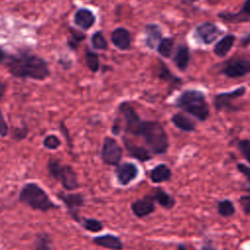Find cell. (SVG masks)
Returning <instances> with one entry per match:
<instances>
[{
    "label": "cell",
    "mask_w": 250,
    "mask_h": 250,
    "mask_svg": "<svg viewBox=\"0 0 250 250\" xmlns=\"http://www.w3.org/2000/svg\"><path fill=\"white\" fill-rule=\"evenodd\" d=\"M139 175L138 167L132 162H124L118 164L115 169V176L117 178L118 183L126 187L131 184Z\"/></svg>",
    "instance_id": "9"
},
{
    "label": "cell",
    "mask_w": 250,
    "mask_h": 250,
    "mask_svg": "<svg viewBox=\"0 0 250 250\" xmlns=\"http://www.w3.org/2000/svg\"><path fill=\"white\" fill-rule=\"evenodd\" d=\"M36 250H50V239L46 234H40L36 240Z\"/></svg>",
    "instance_id": "31"
},
{
    "label": "cell",
    "mask_w": 250,
    "mask_h": 250,
    "mask_svg": "<svg viewBox=\"0 0 250 250\" xmlns=\"http://www.w3.org/2000/svg\"><path fill=\"white\" fill-rule=\"evenodd\" d=\"M91 44L95 50H106L107 42L102 31H96L91 36Z\"/></svg>",
    "instance_id": "27"
},
{
    "label": "cell",
    "mask_w": 250,
    "mask_h": 250,
    "mask_svg": "<svg viewBox=\"0 0 250 250\" xmlns=\"http://www.w3.org/2000/svg\"><path fill=\"white\" fill-rule=\"evenodd\" d=\"M237 147L244 156V158L250 163V140H241L237 143Z\"/></svg>",
    "instance_id": "30"
},
{
    "label": "cell",
    "mask_w": 250,
    "mask_h": 250,
    "mask_svg": "<svg viewBox=\"0 0 250 250\" xmlns=\"http://www.w3.org/2000/svg\"><path fill=\"white\" fill-rule=\"evenodd\" d=\"M122 157V148L115 139L105 137L102 147V159L106 165L117 166Z\"/></svg>",
    "instance_id": "6"
},
{
    "label": "cell",
    "mask_w": 250,
    "mask_h": 250,
    "mask_svg": "<svg viewBox=\"0 0 250 250\" xmlns=\"http://www.w3.org/2000/svg\"><path fill=\"white\" fill-rule=\"evenodd\" d=\"M236 168L247 180V190L250 192V167L246 166L243 163H238L236 165Z\"/></svg>",
    "instance_id": "33"
},
{
    "label": "cell",
    "mask_w": 250,
    "mask_h": 250,
    "mask_svg": "<svg viewBox=\"0 0 250 250\" xmlns=\"http://www.w3.org/2000/svg\"><path fill=\"white\" fill-rule=\"evenodd\" d=\"M217 211L222 217L229 218V217H231L235 213V206L231 200L223 199L218 202Z\"/></svg>",
    "instance_id": "24"
},
{
    "label": "cell",
    "mask_w": 250,
    "mask_h": 250,
    "mask_svg": "<svg viewBox=\"0 0 250 250\" xmlns=\"http://www.w3.org/2000/svg\"><path fill=\"white\" fill-rule=\"evenodd\" d=\"M189 59H190V55H189V50L188 46L186 45L179 46L174 56V62L176 66L182 71L186 70L188 65Z\"/></svg>",
    "instance_id": "21"
},
{
    "label": "cell",
    "mask_w": 250,
    "mask_h": 250,
    "mask_svg": "<svg viewBox=\"0 0 250 250\" xmlns=\"http://www.w3.org/2000/svg\"><path fill=\"white\" fill-rule=\"evenodd\" d=\"M123 142H124L125 147L127 148L128 152L130 153V155L132 157L137 158L140 161H147V160H149L151 158V154L145 147L137 146V145L131 143L130 141H128L125 138H123Z\"/></svg>",
    "instance_id": "19"
},
{
    "label": "cell",
    "mask_w": 250,
    "mask_h": 250,
    "mask_svg": "<svg viewBox=\"0 0 250 250\" xmlns=\"http://www.w3.org/2000/svg\"><path fill=\"white\" fill-rule=\"evenodd\" d=\"M4 64L15 77L42 81L50 76L48 62L43 58L33 54H9Z\"/></svg>",
    "instance_id": "2"
},
{
    "label": "cell",
    "mask_w": 250,
    "mask_h": 250,
    "mask_svg": "<svg viewBox=\"0 0 250 250\" xmlns=\"http://www.w3.org/2000/svg\"><path fill=\"white\" fill-rule=\"evenodd\" d=\"M6 90H7V84L4 81L0 80V102H1L2 98L4 97Z\"/></svg>",
    "instance_id": "37"
},
{
    "label": "cell",
    "mask_w": 250,
    "mask_h": 250,
    "mask_svg": "<svg viewBox=\"0 0 250 250\" xmlns=\"http://www.w3.org/2000/svg\"><path fill=\"white\" fill-rule=\"evenodd\" d=\"M149 195L154 202L158 203L161 207H163L165 209H172L176 205L175 198L160 188H157L153 191V193H151Z\"/></svg>",
    "instance_id": "18"
},
{
    "label": "cell",
    "mask_w": 250,
    "mask_h": 250,
    "mask_svg": "<svg viewBox=\"0 0 250 250\" xmlns=\"http://www.w3.org/2000/svg\"><path fill=\"white\" fill-rule=\"evenodd\" d=\"M222 32L218 25L213 22H203L195 28V36L200 42L206 45L213 43Z\"/></svg>",
    "instance_id": "8"
},
{
    "label": "cell",
    "mask_w": 250,
    "mask_h": 250,
    "mask_svg": "<svg viewBox=\"0 0 250 250\" xmlns=\"http://www.w3.org/2000/svg\"><path fill=\"white\" fill-rule=\"evenodd\" d=\"M9 132V126L5 120L3 112L0 108V137H6Z\"/></svg>",
    "instance_id": "36"
},
{
    "label": "cell",
    "mask_w": 250,
    "mask_h": 250,
    "mask_svg": "<svg viewBox=\"0 0 250 250\" xmlns=\"http://www.w3.org/2000/svg\"><path fill=\"white\" fill-rule=\"evenodd\" d=\"M61 144L62 142L59 137L54 134L47 135L43 140V146L48 149H57L61 146Z\"/></svg>",
    "instance_id": "29"
},
{
    "label": "cell",
    "mask_w": 250,
    "mask_h": 250,
    "mask_svg": "<svg viewBox=\"0 0 250 250\" xmlns=\"http://www.w3.org/2000/svg\"><path fill=\"white\" fill-rule=\"evenodd\" d=\"M81 225L86 230H89L91 232H99L104 229L103 224L99 220L92 218H83V220L81 221Z\"/></svg>",
    "instance_id": "28"
},
{
    "label": "cell",
    "mask_w": 250,
    "mask_h": 250,
    "mask_svg": "<svg viewBox=\"0 0 250 250\" xmlns=\"http://www.w3.org/2000/svg\"><path fill=\"white\" fill-rule=\"evenodd\" d=\"M71 37L70 39L68 40V45L72 48V49H75L76 46L79 44L80 41H82L84 38H85V35L79 31H75V30H72L71 29Z\"/></svg>",
    "instance_id": "32"
},
{
    "label": "cell",
    "mask_w": 250,
    "mask_h": 250,
    "mask_svg": "<svg viewBox=\"0 0 250 250\" xmlns=\"http://www.w3.org/2000/svg\"><path fill=\"white\" fill-rule=\"evenodd\" d=\"M200 250H216V248L213 246L211 241H205L201 246Z\"/></svg>",
    "instance_id": "38"
},
{
    "label": "cell",
    "mask_w": 250,
    "mask_h": 250,
    "mask_svg": "<svg viewBox=\"0 0 250 250\" xmlns=\"http://www.w3.org/2000/svg\"><path fill=\"white\" fill-rule=\"evenodd\" d=\"M242 44H243V45H248V44H250V33L247 34V35L242 39Z\"/></svg>",
    "instance_id": "40"
},
{
    "label": "cell",
    "mask_w": 250,
    "mask_h": 250,
    "mask_svg": "<svg viewBox=\"0 0 250 250\" xmlns=\"http://www.w3.org/2000/svg\"><path fill=\"white\" fill-rule=\"evenodd\" d=\"M145 32H146L145 43H146V47H148L149 49H152L156 45H158L159 41L162 39L161 29L157 24L146 25Z\"/></svg>",
    "instance_id": "17"
},
{
    "label": "cell",
    "mask_w": 250,
    "mask_h": 250,
    "mask_svg": "<svg viewBox=\"0 0 250 250\" xmlns=\"http://www.w3.org/2000/svg\"><path fill=\"white\" fill-rule=\"evenodd\" d=\"M172 123L182 131L191 132L195 129V123L183 113H176L171 118Z\"/></svg>",
    "instance_id": "23"
},
{
    "label": "cell",
    "mask_w": 250,
    "mask_h": 250,
    "mask_svg": "<svg viewBox=\"0 0 250 250\" xmlns=\"http://www.w3.org/2000/svg\"><path fill=\"white\" fill-rule=\"evenodd\" d=\"M246 92L245 87H239L231 92H225L218 94L214 99V105L217 110L221 109H232V102L240 97H242Z\"/></svg>",
    "instance_id": "7"
},
{
    "label": "cell",
    "mask_w": 250,
    "mask_h": 250,
    "mask_svg": "<svg viewBox=\"0 0 250 250\" xmlns=\"http://www.w3.org/2000/svg\"><path fill=\"white\" fill-rule=\"evenodd\" d=\"M27 133H28V129L25 126L15 128L14 131H13V138L20 141V140L24 139L26 137Z\"/></svg>",
    "instance_id": "35"
},
{
    "label": "cell",
    "mask_w": 250,
    "mask_h": 250,
    "mask_svg": "<svg viewBox=\"0 0 250 250\" xmlns=\"http://www.w3.org/2000/svg\"><path fill=\"white\" fill-rule=\"evenodd\" d=\"M94 243L98 246L111 249V250H122L123 249V242L120 237L112 234V233H106L104 235L96 236L93 239Z\"/></svg>",
    "instance_id": "15"
},
{
    "label": "cell",
    "mask_w": 250,
    "mask_h": 250,
    "mask_svg": "<svg viewBox=\"0 0 250 250\" xmlns=\"http://www.w3.org/2000/svg\"><path fill=\"white\" fill-rule=\"evenodd\" d=\"M176 105L191 114L200 121H205L209 116V105L205 96L198 90H187L176 101Z\"/></svg>",
    "instance_id": "3"
},
{
    "label": "cell",
    "mask_w": 250,
    "mask_h": 250,
    "mask_svg": "<svg viewBox=\"0 0 250 250\" xmlns=\"http://www.w3.org/2000/svg\"><path fill=\"white\" fill-rule=\"evenodd\" d=\"M131 210L138 218H144L150 215L155 210V203L149 194L131 203Z\"/></svg>",
    "instance_id": "11"
},
{
    "label": "cell",
    "mask_w": 250,
    "mask_h": 250,
    "mask_svg": "<svg viewBox=\"0 0 250 250\" xmlns=\"http://www.w3.org/2000/svg\"><path fill=\"white\" fill-rule=\"evenodd\" d=\"M111 42L119 50H127L131 46V33L124 27H117L111 33Z\"/></svg>",
    "instance_id": "14"
},
{
    "label": "cell",
    "mask_w": 250,
    "mask_h": 250,
    "mask_svg": "<svg viewBox=\"0 0 250 250\" xmlns=\"http://www.w3.org/2000/svg\"><path fill=\"white\" fill-rule=\"evenodd\" d=\"M178 250H187L185 244H179L178 245Z\"/></svg>",
    "instance_id": "41"
},
{
    "label": "cell",
    "mask_w": 250,
    "mask_h": 250,
    "mask_svg": "<svg viewBox=\"0 0 250 250\" xmlns=\"http://www.w3.org/2000/svg\"><path fill=\"white\" fill-rule=\"evenodd\" d=\"M172 177L171 169L164 163H160L152 168L149 172V179L154 184L167 182Z\"/></svg>",
    "instance_id": "16"
},
{
    "label": "cell",
    "mask_w": 250,
    "mask_h": 250,
    "mask_svg": "<svg viewBox=\"0 0 250 250\" xmlns=\"http://www.w3.org/2000/svg\"><path fill=\"white\" fill-rule=\"evenodd\" d=\"M222 72L229 78L242 77L250 72V61L242 59L231 61L223 68Z\"/></svg>",
    "instance_id": "10"
},
{
    "label": "cell",
    "mask_w": 250,
    "mask_h": 250,
    "mask_svg": "<svg viewBox=\"0 0 250 250\" xmlns=\"http://www.w3.org/2000/svg\"><path fill=\"white\" fill-rule=\"evenodd\" d=\"M222 19L227 21H250V0H246L243 3V6L237 14H229V15H219Z\"/></svg>",
    "instance_id": "22"
},
{
    "label": "cell",
    "mask_w": 250,
    "mask_h": 250,
    "mask_svg": "<svg viewBox=\"0 0 250 250\" xmlns=\"http://www.w3.org/2000/svg\"><path fill=\"white\" fill-rule=\"evenodd\" d=\"M188 1H190V2H195V1H197V0H188Z\"/></svg>",
    "instance_id": "42"
},
{
    "label": "cell",
    "mask_w": 250,
    "mask_h": 250,
    "mask_svg": "<svg viewBox=\"0 0 250 250\" xmlns=\"http://www.w3.org/2000/svg\"><path fill=\"white\" fill-rule=\"evenodd\" d=\"M238 202L245 215H250V195H241Z\"/></svg>",
    "instance_id": "34"
},
{
    "label": "cell",
    "mask_w": 250,
    "mask_h": 250,
    "mask_svg": "<svg viewBox=\"0 0 250 250\" xmlns=\"http://www.w3.org/2000/svg\"><path fill=\"white\" fill-rule=\"evenodd\" d=\"M20 200L35 210L47 211L56 207L42 188L34 183L23 186L20 192Z\"/></svg>",
    "instance_id": "4"
},
{
    "label": "cell",
    "mask_w": 250,
    "mask_h": 250,
    "mask_svg": "<svg viewBox=\"0 0 250 250\" xmlns=\"http://www.w3.org/2000/svg\"><path fill=\"white\" fill-rule=\"evenodd\" d=\"M58 197L64 202L71 216L75 220H78V217H77L78 210L84 204V197L79 193H64V192L58 193Z\"/></svg>",
    "instance_id": "12"
},
{
    "label": "cell",
    "mask_w": 250,
    "mask_h": 250,
    "mask_svg": "<svg viewBox=\"0 0 250 250\" xmlns=\"http://www.w3.org/2000/svg\"><path fill=\"white\" fill-rule=\"evenodd\" d=\"M174 46V40L170 37L162 38L157 45V52L163 58H169Z\"/></svg>",
    "instance_id": "25"
},
{
    "label": "cell",
    "mask_w": 250,
    "mask_h": 250,
    "mask_svg": "<svg viewBox=\"0 0 250 250\" xmlns=\"http://www.w3.org/2000/svg\"><path fill=\"white\" fill-rule=\"evenodd\" d=\"M49 173L57 180L61 181L66 189H75L78 187L77 176L69 165H63L57 159H50L48 162Z\"/></svg>",
    "instance_id": "5"
},
{
    "label": "cell",
    "mask_w": 250,
    "mask_h": 250,
    "mask_svg": "<svg viewBox=\"0 0 250 250\" xmlns=\"http://www.w3.org/2000/svg\"><path fill=\"white\" fill-rule=\"evenodd\" d=\"M8 56H9V53H7L5 50L0 48V62L4 63L6 62Z\"/></svg>",
    "instance_id": "39"
},
{
    "label": "cell",
    "mask_w": 250,
    "mask_h": 250,
    "mask_svg": "<svg viewBox=\"0 0 250 250\" xmlns=\"http://www.w3.org/2000/svg\"><path fill=\"white\" fill-rule=\"evenodd\" d=\"M119 111L125 120V131L135 136H142L149 149L155 154H163L169 147L168 136L163 126L157 121L142 120L128 103L119 104Z\"/></svg>",
    "instance_id": "1"
},
{
    "label": "cell",
    "mask_w": 250,
    "mask_h": 250,
    "mask_svg": "<svg viewBox=\"0 0 250 250\" xmlns=\"http://www.w3.org/2000/svg\"><path fill=\"white\" fill-rule=\"evenodd\" d=\"M73 21L76 26L83 30L90 29L96 22V16L94 13L86 8L78 9L73 17Z\"/></svg>",
    "instance_id": "13"
},
{
    "label": "cell",
    "mask_w": 250,
    "mask_h": 250,
    "mask_svg": "<svg viewBox=\"0 0 250 250\" xmlns=\"http://www.w3.org/2000/svg\"><path fill=\"white\" fill-rule=\"evenodd\" d=\"M85 62L92 72H97L100 68V60L97 53L87 50L85 53Z\"/></svg>",
    "instance_id": "26"
},
{
    "label": "cell",
    "mask_w": 250,
    "mask_h": 250,
    "mask_svg": "<svg viewBox=\"0 0 250 250\" xmlns=\"http://www.w3.org/2000/svg\"><path fill=\"white\" fill-rule=\"evenodd\" d=\"M234 41H235V37L233 34H228L224 36L222 39H220L216 43L214 47V54L220 58L225 57L232 48Z\"/></svg>",
    "instance_id": "20"
}]
</instances>
